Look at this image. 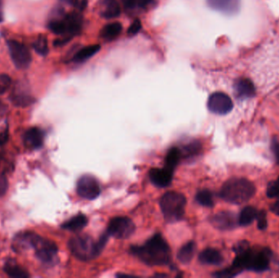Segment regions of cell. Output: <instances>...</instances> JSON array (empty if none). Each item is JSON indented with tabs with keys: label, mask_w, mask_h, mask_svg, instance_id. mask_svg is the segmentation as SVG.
Listing matches in <instances>:
<instances>
[{
	"label": "cell",
	"mask_w": 279,
	"mask_h": 278,
	"mask_svg": "<svg viewBox=\"0 0 279 278\" xmlns=\"http://www.w3.org/2000/svg\"><path fill=\"white\" fill-rule=\"evenodd\" d=\"M271 148H272V153L274 155L275 159L279 164V137L274 136L272 138Z\"/></svg>",
	"instance_id": "35"
},
{
	"label": "cell",
	"mask_w": 279,
	"mask_h": 278,
	"mask_svg": "<svg viewBox=\"0 0 279 278\" xmlns=\"http://www.w3.org/2000/svg\"><path fill=\"white\" fill-rule=\"evenodd\" d=\"M100 50V46L99 44L87 46V47L81 48L80 50L78 51L74 55L72 61L75 63H83L84 61H87L88 59L92 58Z\"/></svg>",
	"instance_id": "22"
},
{
	"label": "cell",
	"mask_w": 279,
	"mask_h": 278,
	"mask_svg": "<svg viewBox=\"0 0 279 278\" xmlns=\"http://www.w3.org/2000/svg\"><path fill=\"white\" fill-rule=\"evenodd\" d=\"M87 218L86 215L83 214L75 215L74 217L71 218L70 220L65 222L64 224H61V228L66 229V230L70 231V232H80L85 228L87 224Z\"/></svg>",
	"instance_id": "20"
},
{
	"label": "cell",
	"mask_w": 279,
	"mask_h": 278,
	"mask_svg": "<svg viewBox=\"0 0 279 278\" xmlns=\"http://www.w3.org/2000/svg\"><path fill=\"white\" fill-rule=\"evenodd\" d=\"M5 271L11 277L27 278L30 276L27 270H25L14 260L8 261L5 266Z\"/></svg>",
	"instance_id": "25"
},
{
	"label": "cell",
	"mask_w": 279,
	"mask_h": 278,
	"mask_svg": "<svg viewBox=\"0 0 279 278\" xmlns=\"http://www.w3.org/2000/svg\"><path fill=\"white\" fill-rule=\"evenodd\" d=\"M100 15L105 19H114L121 13L118 0H100Z\"/></svg>",
	"instance_id": "16"
},
{
	"label": "cell",
	"mask_w": 279,
	"mask_h": 278,
	"mask_svg": "<svg viewBox=\"0 0 279 278\" xmlns=\"http://www.w3.org/2000/svg\"><path fill=\"white\" fill-rule=\"evenodd\" d=\"M142 24L141 20L135 19L134 22L131 23V26H129L128 30H127V35L130 37L135 36L137 35L140 31L142 30Z\"/></svg>",
	"instance_id": "33"
},
{
	"label": "cell",
	"mask_w": 279,
	"mask_h": 278,
	"mask_svg": "<svg viewBox=\"0 0 279 278\" xmlns=\"http://www.w3.org/2000/svg\"><path fill=\"white\" fill-rule=\"evenodd\" d=\"M121 2L126 9H134L138 6V0H121Z\"/></svg>",
	"instance_id": "36"
},
{
	"label": "cell",
	"mask_w": 279,
	"mask_h": 278,
	"mask_svg": "<svg viewBox=\"0 0 279 278\" xmlns=\"http://www.w3.org/2000/svg\"><path fill=\"white\" fill-rule=\"evenodd\" d=\"M4 4L2 0H0V22L4 21Z\"/></svg>",
	"instance_id": "42"
},
{
	"label": "cell",
	"mask_w": 279,
	"mask_h": 278,
	"mask_svg": "<svg viewBox=\"0 0 279 278\" xmlns=\"http://www.w3.org/2000/svg\"><path fill=\"white\" fill-rule=\"evenodd\" d=\"M7 44L12 61L17 68L18 69L28 68L32 61V57L27 46L13 39L9 40Z\"/></svg>",
	"instance_id": "9"
},
{
	"label": "cell",
	"mask_w": 279,
	"mask_h": 278,
	"mask_svg": "<svg viewBox=\"0 0 279 278\" xmlns=\"http://www.w3.org/2000/svg\"><path fill=\"white\" fill-rule=\"evenodd\" d=\"M24 142L28 148L40 149L44 145V131L37 127L29 129L25 133Z\"/></svg>",
	"instance_id": "17"
},
{
	"label": "cell",
	"mask_w": 279,
	"mask_h": 278,
	"mask_svg": "<svg viewBox=\"0 0 279 278\" xmlns=\"http://www.w3.org/2000/svg\"><path fill=\"white\" fill-rule=\"evenodd\" d=\"M164 219L170 223L179 221L185 215L186 198L177 192H168L160 201Z\"/></svg>",
	"instance_id": "6"
},
{
	"label": "cell",
	"mask_w": 279,
	"mask_h": 278,
	"mask_svg": "<svg viewBox=\"0 0 279 278\" xmlns=\"http://www.w3.org/2000/svg\"><path fill=\"white\" fill-rule=\"evenodd\" d=\"M48 27L56 35H62L65 39L70 40L81 32L83 18L81 14L75 12L66 14L63 9H58L48 22Z\"/></svg>",
	"instance_id": "3"
},
{
	"label": "cell",
	"mask_w": 279,
	"mask_h": 278,
	"mask_svg": "<svg viewBox=\"0 0 279 278\" xmlns=\"http://www.w3.org/2000/svg\"><path fill=\"white\" fill-rule=\"evenodd\" d=\"M27 238L29 248L35 249L38 259L48 264L55 263L57 258L58 248L53 241L34 233H27Z\"/></svg>",
	"instance_id": "7"
},
{
	"label": "cell",
	"mask_w": 279,
	"mask_h": 278,
	"mask_svg": "<svg viewBox=\"0 0 279 278\" xmlns=\"http://www.w3.org/2000/svg\"><path fill=\"white\" fill-rule=\"evenodd\" d=\"M9 189V181L5 173H0V197L5 195Z\"/></svg>",
	"instance_id": "34"
},
{
	"label": "cell",
	"mask_w": 279,
	"mask_h": 278,
	"mask_svg": "<svg viewBox=\"0 0 279 278\" xmlns=\"http://www.w3.org/2000/svg\"><path fill=\"white\" fill-rule=\"evenodd\" d=\"M10 100L17 106L22 107L28 106L30 104H33L35 101L34 98L19 85H18L12 92Z\"/></svg>",
	"instance_id": "19"
},
{
	"label": "cell",
	"mask_w": 279,
	"mask_h": 278,
	"mask_svg": "<svg viewBox=\"0 0 279 278\" xmlns=\"http://www.w3.org/2000/svg\"><path fill=\"white\" fill-rule=\"evenodd\" d=\"M9 139V129H4V130H0V146H4L6 142H8Z\"/></svg>",
	"instance_id": "37"
},
{
	"label": "cell",
	"mask_w": 279,
	"mask_h": 278,
	"mask_svg": "<svg viewBox=\"0 0 279 278\" xmlns=\"http://www.w3.org/2000/svg\"><path fill=\"white\" fill-rule=\"evenodd\" d=\"M135 230V224L126 216L114 217L109 221L107 233L117 239H126L131 237Z\"/></svg>",
	"instance_id": "8"
},
{
	"label": "cell",
	"mask_w": 279,
	"mask_h": 278,
	"mask_svg": "<svg viewBox=\"0 0 279 278\" xmlns=\"http://www.w3.org/2000/svg\"><path fill=\"white\" fill-rule=\"evenodd\" d=\"M12 84V79L8 74H0V95L5 93Z\"/></svg>",
	"instance_id": "31"
},
{
	"label": "cell",
	"mask_w": 279,
	"mask_h": 278,
	"mask_svg": "<svg viewBox=\"0 0 279 278\" xmlns=\"http://www.w3.org/2000/svg\"><path fill=\"white\" fill-rule=\"evenodd\" d=\"M155 0H138V6L142 9H147L155 4Z\"/></svg>",
	"instance_id": "38"
},
{
	"label": "cell",
	"mask_w": 279,
	"mask_h": 278,
	"mask_svg": "<svg viewBox=\"0 0 279 278\" xmlns=\"http://www.w3.org/2000/svg\"><path fill=\"white\" fill-rule=\"evenodd\" d=\"M182 155L180 149L177 147L171 149L167 154L166 159H165V168L170 170L171 172H174V170L179 164Z\"/></svg>",
	"instance_id": "24"
},
{
	"label": "cell",
	"mask_w": 279,
	"mask_h": 278,
	"mask_svg": "<svg viewBox=\"0 0 279 278\" xmlns=\"http://www.w3.org/2000/svg\"><path fill=\"white\" fill-rule=\"evenodd\" d=\"M201 150L200 144L199 142H192L190 145H188L184 149V152L181 151L182 156L186 155V157H192L199 154Z\"/></svg>",
	"instance_id": "29"
},
{
	"label": "cell",
	"mask_w": 279,
	"mask_h": 278,
	"mask_svg": "<svg viewBox=\"0 0 279 278\" xmlns=\"http://www.w3.org/2000/svg\"><path fill=\"white\" fill-rule=\"evenodd\" d=\"M268 198H279V177L277 181L269 183L266 190Z\"/></svg>",
	"instance_id": "30"
},
{
	"label": "cell",
	"mask_w": 279,
	"mask_h": 278,
	"mask_svg": "<svg viewBox=\"0 0 279 278\" xmlns=\"http://www.w3.org/2000/svg\"><path fill=\"white\" fill-rule=\"evenodd\" d=\"M61 2L70 5V6H77L79 5V0H61Z\"/></svg>",
	"instance_id": "40"
},
{
	"label": "cell",
	"mask_w": 279,
	"mask_h": 278,
	"mask_svg": "<svg viewBox=\"0 0 279 278\" xmlns=\"http://www.w3.org/2000/svg\"><path fill=\"white\" fill-rule=\"evenodd\" d=\"M233 89L238 99H249L255 96V87L249 78H239L233 85Z\"/></svg>",
	"instance_id": "15"
},
{
	"label": "cell",
	"mask_w": 279,
	"mask_h": 278,
	"mask_svg": "<svg viewBox=\"0 0 279 278\" xmlns=\"http://www.w3.org/2000/svg\"><path fill=\"white\" fill-rule=\"evenodd\" d=\"M211 223L215 228L220 230H231L238 224V220L231 211H221L212 216Z\"/></svg>",
	"instance_id": "13"
},
{
	"label": "cell",
	"mask_w": 279,
	"mask_h": 278,
	"mask_svg": "<svg viewBox=\"0 0 279 278\" xmlns=\"http://www.w3.org/2000/svg\"><path fill=\"white\" fill-rule=\"evenodd\" d=\"M270 211H272V213L279 216V200L271 205Z\"/></svg>",
	"instance_id": "39"
},
{
	"label": "cell",
	"mask_w": 279,
	"mask_h": 278,
	"mask_svg": "<svg viewBox=\"0 0 279 278\" xmlns=\"http://www.w3.org/2000/svg\"><path fill=\"white\" fill-rule=\"evenodd\" d=\"M207 108L215 114L225 115L233 109V100L224 92H214L208 98Z\"/></svg>",
	"instance_id": "11"
},
{
	"label": "cell",
	"mask_w": 279,
	"mask_h": 278,
	"mask_svg": "<svg viewBox=\"0 0 279 278\" xmlns=\"http://www.w3.org/2000/svg\"><path fill=\"white\" fill-rule=\"evenodd\" d=\"M200 263L205 265H220L223 263L224 258L221 253L214 248H207L199 254Z\"/></svg>",
	"instance_id": "18"
},
{
	"label": "cell",
	"mask_w": 279,
	"mask_h": 278,
	"mask_svg": "<svg viewBox=\"0 0 279 278\" xmlns=\"http://www.w3.org/2000/svg\"><path fill=\"white\" fill-rule=\"evenodd\" d=\"M255 194V185L244 178H232L223 185L220 196L223 200L240 205L248 202Z\"/></svg>",
	"instance_id": "4"
},
{
	"label": "cell",
	"mask_w": 279,
	"mask_h": 278,
	"mask_svg": "<svg viewBox=\"0 0 279 278\" xmlns=\"http://www.w3.org/2000/svg\"><path fill=\"white\" fill-rule=\"evenodd\" d=\"M256 220H257L258 228L260 229V230H264V229L267 228V225H268V221H267V213H266V211H264V210L258 211Z\"/></svg>",
	"instance_id": "32"
},
{
	"label": "cell",
	"mask_w": 279,
	"mask_h": 278,
	"mask_svg": "<svg viewBox=\"0 0 279 278\" xmlns=\"http://www.w3.org/2000/svg\"><path fill=\"white\" fill-rule=\"evenodd\" d=\"M77 193L81 198L94 200L100 195V184L94 176L84 175L81 176L77 183Z\"/></svg>",
	"instance_id": "10"
},
{
	"label": "cell",
	"mask_w": 279,
	"mask_h": 278,
	"mask_svg": "<svg viewBox=\"0 0 279 278\" xmlns=\"http://www.w3.org/2000/svg\"><path fill=\"white\" fill-rule=\"evenodd\" d=\"M196 251V244L194 241H189L180 249L177 259L182 263H189L192 260Z\"/></svg>",
	"instance_id": "23"
},
{
	"label": "cell",
	"mask_w": 279,
	"mask_h": 278,
	"mask_svg": "<svg viewBox=\"0 0 279 278\" xmlns=\"http://www.w3.org/2000/svg\"><path fill=\"white\" fill-rule=\"evenodd\" d=\"M258 215L257 209L254 207H244L242 209L238 218V223L242 226H247L256 219Z\"/></svg>",
	"instance_id": "26"
},
{
	"label": "cell",
	"mask_w": 279,
	"mask_h": 278,
	"mask_svg": "<svg viewBox=\"0 0 279 278\" xmlns=\"http://www.w3.org/2000/svg\"><path fill=\"white\" fill-rule=\"evenodd\" d=\"M196 201L203 207H212L214 206V197L212 192L208 189H203L196 194Z\"/></svg>",
	"instance_id": "27"
},
{
	"label": "cell",
	"mask_w": 279,
	"mask_h": 278,
	"mask_svg": "<svg viewBox=\"0 0 279 278\" xmlns=\"http://www.w3.org/2000/svg\"><path fill=\"white\" fill-rule=\"evenodd\" d=\"M131 253L150 266L167 265L171 261V249L160 233L155 234L140 246H133Z\"/></svg>",
	"instance_id": "2"
},
{
	"label": "cell",
	"mask_w": 279,
	"mask_h": 278,
	"mask_svg": "<svg viewBox=\"0 0 279 278\" xmlns=\"http://www.w3.org/2000/svg\"><path fill=\"white\" fill-rule=\"evenodd\" d=\"M150 180L155 186L166 188L173 181V172L167 168H153L149 173Z\"/></svg>",
	"instance_id": "14"
},
{
	"label": "cell",
	"mask_w": 279,
	"mask_h": 278,
	"mask_svg": "<svg viewBox=\"0 0 279 278\" xmlns=\"http://www.w3.org/2000/svg\"><path fill=\"white\" fill-rule=\"evenodd\" d=\"M233 250L235 259L230 267L214 274L216 277H233L245 269L255 272H264L268 269L272 252L268 248H250L247 241H240Z\"/></svg>",
	"instance_id": "1"
},
{
	"label": "cell",
	"mask_w": 279,
	"mask_h": 278,
	"mask_svg": "<svg viewBox=\"0 0 279 278\" xmlns=\"http://www.w3.org/2000/svg\"><path fill=\"white\" fill-rule=\"evenodd\" d=\"M108 233L102 235L98 241H94L92 237L87 235H79L72 237L69 241L70 251L77 259L88 261L96 259L101 252L107 241Z\"/></svg>",
	"instance_id": "5"
},
{
	"label": "cell",
	"mask_w": 279,
	"mask_h": 278,
	"mask_svg": "<svg viewBox=\"0 0 279 278\" xmlns=\"http://www.w3.org/2000/svg\"><path fill=\"white\" fill-rule=\"evenodd\" d=\"M207 4L210 9L228 16L237 14L241 7L240 0H207Z\"/></svg>",
	"instance_id": "12"
},
{
	"label": "cell",
	"mask_w": 279,
	"mask_h": 278,
	"mask_svg": "<svg viewBox=\"0 0 279 278\" xmlns=\"http://www.w3.org/2000/svg\"><path fill=\"white\" fill-rule=\"evenodd\" d=\"M33 48L35 49V52H37L38 54L41 55V56H46L48 53V39L44 35H40L38 39L34 42Z\"/></svg>",
	"instance_id": "28"
},
{
	"label": "cell",
	"mask_w": 279,
	"mask_h": 278,
	"mask_svg": "<svg viewBox=\"0 0 279 278\" xmlns=\"http://www.w3.org/2000/svg\"><path fill=\"white\" fill-rule=\"evenodd\" d=\"M7 110V105L0 100V116L4 115Z\"/></svg>",
	"instance_id": "41"
},
{
	"label": "cell",
	"mask_w": 279,
	"mask_h": 278,
	"mask_svg": "<svg viewBox=\"0 0 279 278\" xmlns=\"http://www.w3.org/2000/svg\"><path fill=\"white\" fill-rule=\"evenodd\" d=\"M122 31V26L121 23L112 22V23L105 25L101 29L100 33V38L105 41H112L113 39H117L121 35Z\"/></svg>",
	"instance_id": "21"
}]
</instances>
